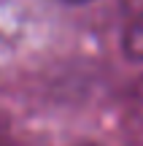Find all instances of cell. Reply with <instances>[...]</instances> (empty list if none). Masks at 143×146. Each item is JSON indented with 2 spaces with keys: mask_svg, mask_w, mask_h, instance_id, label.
I'll use <instances>...</instances> for the list:
<instances>
[{
  "mask_svg": "<svg viewBox=\"0 0 143 146\" xmlns=\"http://www.w3.org/2000/svg\"><path fill=\"white\" fill-rule=\"evenodd\" d=\"M124 54L130 60L143 62V14H135V19L130 22L127 33H124Z\"/></svg>",
  "mask_w": 143,
  "mask_h": 146,
  "instance_id": "cell-1",
  "label": "cell"
},
{
  "mask_svg": "<svg viewBox=\"0 0 143 146\" xmlns=\"http://www.w3.org/2000/svg\"><path fill=\"white\" fill-rule=\"evenodd\" d=\"M0 146H22L19 143V138L11 133V127H8V122L0 116Z\"/></svg>",
  "mask_w": 143,
  "mask_h": 146,
  "instance_id": "cell-2",
  "label": "cell"
},
{
  "mask_svg": "<svg viewBox=\"0 0 143 146\" xmlns=\"http://www.w3.org/2000/svg\"><path fill=\"white\" fill-rule=\"evenodd\" d=\"M124 8L132 11V14H143V0H122Z\"/></svg>",
  "mask_w": 143,
  "mask_h": 146,
  "instance_id": "cell-3",
  "label": "cell"
},
{
  "mask_svg": "<svg viewBox=\"0 0 143 146\" xmlns=\"http://www.w3.org/2000/svg\"><path fill=\"white\" fill-rule=\"evenodd\" d=\"M70 3H86V0H70Z\"/></svg>",
  "mask_w": 143,
  "mask_h": 146,
  "instance_id": "cell-4",
  "label": "cell"
}]
</instances>
